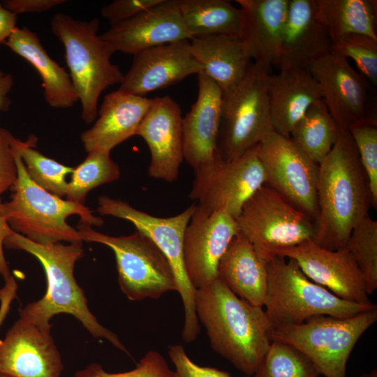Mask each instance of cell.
Returning <instances> with one entry per match:
<instances>
[{
  "instance_id": "obj_47",
  "label": "cell",
  "mask_w": 377,
  "mask_h": 377,
  "mask_svg": "<svg viewBox=\"0 0 377 377\" xmlns=\"http://www.w3.org/2000/svg\"><path fill=\"white\" fill-rule=\"evenodd\" d=\"M360 377H377V371L374 369L370 373L363 374Z\"/></svg>"
},
{
  "instance_id": "obj_19",
  "label": "cell",
  "mask_w": 377,
  "mask_h": 377,
  "mask_svg": "<svg viewBox=\"0 0 377 377\" xmlns=\"http://www.w3.org/2000/svg\"><path fill=\"white\" fill-rule=\"evenodd\" d=\"M182 120L180 107L171 97L154 98L136 133L151 154L150 177L169 183L178 179L184 160Z\"/></svg>"
},
{
  "instance_id": "obj_4",
  "label": "cell",
  "mask_w": 377,
  "mask_h": 377,
  "mask_svg": "<svg viewBox=\"0 0 377 377\" xmlns=\"http://www.w3.org/2000/svg\"><path fill=\"white\" fill-rule=\"evenodd\" d=\"M99 27L98 18L86 21L64 13H56L51 20L52 31L64 45L70 76L81 103V117L87 124L97 117L101 93L124 78L119 66L111 61L114 49L98 35Z\"/></svg>"
},
{
  "instance_id": "obj_15",
  "label": "cell",
  "mask_w": 377,
  "mask_h": 377,
  "mask_svg": "<svg viewBox=\"0 0 377 377\" xmlns=\"http://www.w3.org/2000/svg\"><path fill=\"white\" fill-rule=\"evenodd\" d=\"M276 255L293 259L312 281L350 302L370 304L361 272L349 251L318 245L312 239L283 249Z\"/></svg>"
},
{
  "instance_id": "obj_18",
  "label": "cell",
  "mask_w": 377,
  "mask_h": 377,
  "mask_svg": "<svg viewBox=\"0 0 377 377\" xmlns=\"http://www.w3.org/2000/svg\"><path fill=\"white\" fill-rule=\"evenodd\" d=\"M133 56L118 89L133 95L144 96L203 72L192 54L188 40L150 47Z\"/></svg>"
},
{
  "instance_id": "obj_48",
  "label": "cell",
  "mask_w": 377,
  "mask_h": 377,
  "mask_svg": "<svg viewBox=\"0 0 377 377\" xmlns=\"http://www.w3.org/2000/svg\"><path fill=\"white\" fill-rule=\"evenodd\" d=\"M0 377H13V376L0 374Z\"/></svg>"
},
{
  "instance_id": "obj_26",
  "label": "cell",
  "mask_w": 377,
  "mask_h": 377,
  "mask_svg": "<svg viewBox=\"0 0 377 377\" xmlns=\"http://www.w3.org/2000/svg\"><path fill=\"white\" fill-rule=\"evenodd\" d=\"M192 54L223 94L232 90L244 77L252 58L243 40L228 35H209L190 40Z\"/></svg>"
},
{
  "instance_id": "obj_12",
  "label": "cell",
  "mask_w": 377,
  "mask_h": 377,
  "mask_svg": "<svg viewBox=\"0 0 377 377\" xmlns=\"http://www.w3.org/2000/svg\"><path fill=\"white\" fill-rule=\"evenodd\" d=\"M189 198L208 210H224L234 219L248 199L265 184L256 146L226 161L216 156L194 170Z\"/></svg>"
},
{
  "instance_id": "obj_5",
  "label": "cell",
  "mask_w": 377,
  "mask_h": 377,
  "mask_svg": "<svg viewBox=\"0 0 377 377\" xmlns=\"http://www.w3.org/2000/svg\"><path fill=\"white\" fill-rule=\"evenodd\" d=\"M12 147L17 175L11 187V199L4 203V207L13 230L38 244L71 243L83 241L78 230L67 223L69 216L76 214L91 226L103 224V219L94 216L85 205L63 199L37 185L27 174L18 151Z\"/></svg>"
},
{
  "instance_id": "obj_3",
  "label": "cell",
  "mask_w": 377,
  "mask_h": 377,
  "mask_svg": "<svg viewBox=\"0 0 377 377\" xmlns=\"http://www.w3.org/2000/svg\"><path fill=\"white\" fill-rule=\"evenodd\" d=\"M195 312L212 348L251 376L272 341L274 327L263 307L240 298L216 278L196 289Z\"/></svg>"
},
{
  "instance_id": "obj_20",
  "label": "cell",
  "mask_w": 377,
  "mask_h": 377,
  "mask_svg": "<svg viewBox=\"0 0 377 377\" xmlns=\"http://www.w3.org/2000/svg\"><path fill=\"white\" fill-rule=\"evenodd\" d=\"M332 45L318 0H289L276 65L280 71L307 68Z\"/></svg>"
},
{
  "instance_id": "obj_32",
  "label": "cell",
  "mask_w": 377,
  "mask_h": 377,
  "mask_svg": "<svg viewBox=\"0 0 377 377\" xmlns=\"http://www.w3.org/2000/svg\"><path fill=\"white\" fill-rule=\"evenodd\" d=\"M37 138L30 136L22 141L13 136V146L18 151L29 177L39 186L60 198L66 196L68 187L66 176L73 168L48 158L35 149Z\"/></svg>"
},
{
  "instance_id": "obj_36",
  "label": "cell",
  "mask_w": 377,
  "mask_h": 377,
  "mask_svg": "<svg viewBox=\"0 0 377 377\" xmlns=\"http://www.w3.org/2000/svg\"><path fill=\"white\" fill-rule=\"evenodd\" d=\"M357 149L361 163L367 175L373 206H377V121L374 117H364L348 127Z\"/></svg>"
},
{
  "instance_id": "obj_23",
  "label": "cell",
  "mask_w": 377,
  "mask_h": 377,
  "mask_svg": "<svg viewBox=\"0 0 377 377\" xmlns=\"http://www.w3.org/2000/svg\"><path fill=\"white\" fill-rule=\"evenodd\" d=\"M153 101L118 89L107 94L98 110V118L80 135L86 151L110 154L117 145L136 135Z\"/></svg>"
},
{
  "instance_id": "obj_2",
  "label": "cell",
  "mask_w": 377,
  "mask_h": 377,
  "mask_svg": "<svg viewBox=\"0 0 377 377\" xmlns=\"http://www.w3.org/2000/svg\"><path fill=\"white\" fill-rule=\"evenodd\" d=\"M3 246L34 256L42 265L46 276L45 294L21 308L20 318L42 330L50 331L52 318L60 313L69 314L78 320L94 338L104 339L129 354L117 335L103 326L90 311L85 293L75 280V263L84 256L82 242L38 244L13 230Z\"/></svg>"
},
{
  "instance_id": "obj_29",
  "label": "cell",
  "mask_w": 377,
  "mask_h": 377,
  "mask_svg": "<svg viewBox=\"0 0 377 377\" xmlns=\"http://www.w3.org/2000/svg\"><path fill=\"white\" fill-rule=\"evenodd\" d=\"M183 21L192 36L228 35L242 38V9L228 0H179Z\"/></svg>"
},
{
  "instance_id": "obj_16",
  "label": "cell",
  "mask_w": 377,
  "mask_h": 377,
  "mask_svg": "<svg viewBox=\"0 0 377 377\" xmlns=\"http://www.w3.org/2000/svg\"><path fill=\"white\" fill-rule=\"evenodd\" d=\"M64 365L50 331L18 318L0 339V374L61 377Z\"/></svg>"
},
{
  "instance_id": "obj_30",
  "label": "cell",
  "mask_w": 377,
  "mask_h": 377,
  "mask_svg": "<svg viewBox=\"0 0 377 377\" xmlns=\"http://www.w3.org/2000/svg\"><path fill=\"white\" fill-rule=\"evenodd\" d=\"M341 132L323 100L311 105L293 128L290 138L311 161L319 164Z\"/></svg>"
},
{
  "instance_id": "obj_10",
  "label": "cell",
  "mask_w": 377,
  "mask_h": 377,
  "mask_svg": "<svg viewBox=\"0 0 377 377\" xmlns=\"http://www.w3.org/2000/svg\"><path fill=\"white\" fill-rule=\"evenodd\" d=\"M376 320L377 307L348 318L316 316L299 325L274 329L272 340L296 348L325 377H346L353 348Z\"/></svg>"
},
{
  "instance_id": "obj_49",
  "label": "cell",
  "mask_w": 377,
  "mask_h": 377,
  "mask_svg": "<svg viewBox=\"0 0 377 377\" xmlns=\"http://www.w3.org/2000/svg\"><path fill=\"white\" fill-rule=\"evenodd\" d=\"M1 288H0V298H1Z\"/></svg>"
},
{
  "instance_id": "obj_22",
  "label": "cell",
  "mask_w": 377,
  "mask_h": 377,
  "mask_svg": "<svg viewBox=\"0 0 377 377\" xmlns=\"http://www.w3.org/2000/svg\"><path fill=\"white\" fill-rule=\"evenodd\" d=\"M198 80L196 101L182 120L184 160L193 170L218 156L216 142L223 96L219 87L206 75H198Z\"/></svg>"
},
{
  "instance_id": "obj_37",
  "label": "cell",
  "mask_w": 377,
  "mask_h": 377,
  "mask_svg": "<svg viewBox=\"0 0 377 377\" xmlns=\"http://www.w3.org/2000/svg\"><path fill=\"white\" fill-rule=\"evenodd\" d=\"M331 52L351 58L374 86L377 85V40L362 34H348L332 45Z\"/></svg>"
},
{
  "instance_id": "obj_27",
  "label": "cell",
  "mask_w": 377,
  "mask_h": 377,
  "mask_svg": "<svg viewBox=\"0 0 377 377\" xmlns=\"http://www.w3.org/2000/svg\"><path fill=\"white\" fill-rule=\"evenodd\" d=\"M4 45L37 71L50 107L66 109L79 101L70 74L49 56L37 34L26 27H16Z\"/></svg>"
},
{
  "instance_id": "obj_38",
  "label": "cell",
  "mask_w": 377,
  "mask_h": 377,
  "mask_svg": "<svg viewBox=\"0 0 377 377\" xmlns=\"http://www.w3.org/2000/svg\"><path fill=\"white\" fill-rule=\"evenodd\" d=\"M74 377H178L170 369L163 356L156 350L148 351L135 367L125 372L110 373L98 363H91L75 372Z\"/></svg>"
},
{
  "instance_id": "obj_9",
  "label": "cell",
  "mask_w": 377,
  "mask_h": 377,
  "mask_svg": "<svg viewBox=\"0 0 377 377\" xmlns=\"http://www.w3.org/2000/svg\"><path fill=\"white\" fill-rule=\"evenodd\" d=\"M195 208L196 205L193 204L177 215L158 217L120 199L101 195L98 199L97 209L102 216H111L131 223L136 230L151 239L167 258L174 271L177 291L183 303L184 320L182 337L186 343L195 341L200 332L195 312L196 289L187 276L183 254L185 230Z\"/></svg>"
},
{
  "instance_id": "obj_1",
  "label": "cell",
  "mask_w": 377,
  "mask_h": 377,
  "mask_svg": "<svg viewBox=\"0 0 377 377\" xmlns=\"http://www.w3.org/2000/svg\"><path fill=\"white\" fill-rule=\"evenodd\" d=\"M316 193L313 242L331 251L344 248L352 230L373 206L369 179L348 130L341 131L318 164Z\"/></svg>"
},
{
  "instance_id": "obj_40",
  "label": "cell",
  "mask_w": 377,
  "mask_h": 377,
  "mask_svg": "<svg viewBox=\"0 0 377 377\" xmlns=\"http://www.w3.org/2000/svg\"><path fill=\"white\" fill-rule=\"evenodd\" d=\"M163 0H114L101 8V15L113 25L129 20Z\"/></svg>"
},
{
  "instance_id": "obj_33",
  "label": "cell",
  "mask_w": 377,
  "mask_h": 377,
  "mask_svg": "<svg viewBox=\"0 0 377 377\" xmlns=\"http://www.w3.org/2000/svg\"><path fill=\"white\" fill-rule=\"evenodd\" d=\"M71 174L66 200L84 205L86 197L91 190L117 180L121 172L110 153L92 151L88 153Z\"/></svg>"
},
{
  "instance_id": "obj_17",
  "label": "cell",
  "mask_w": 377,
  "mask_h": 377,
  "mask_svg": "<svg viewBox=\"0 0 377 377\" xmlns=\"http://www.w3.org/2000/svg\"><path fill=\"white\" fill-rule=\"evenodd\" d=\"M100 36L115 52L133 55L155 46L192 38L183 21L179 0H163L129 20L110 25Z\"/></svg>"
},
{
  "instance_id": "obj_43",
  "label": "cell",
  "mask_w": 377,
  "mask_h": 377,
  "mask_svg": "<svg viewBox=\"0 0 377 377\" xmlns=\"http://www.w3.org/2000/svg\"><path fill=\"white\" fill-rule=\"evenodd\" d=\"M12 231L13 230L6 219L4 203L0 199V275L3 278L5 282L8 281L13 276L5 258L3 246L5 239Z\"/></svg>"
},
{
  "instance_id": "obj_21",
  "label": "cell",
  "mask_w": 377,
  "mask_h": 377,
  "mask_svg": "<svg viewBox=\"0 0 377 377\" xmlns=\"http://www.w3.org/2000/svg\"><path fill=\"white\" fill-rule=\"evenodd\" d=\"M318 82L322 100L341 131L365 117L367 84L347 59L330 52L307 67Z\"/></svg>"
},
{
  "instance_id": "obj_45",
  "label": "cell",
  "mask_w": 377,
  "mask_h": 377,
  "mask_svg": "<svg viewBox=\"0 0 377 377\" xmlns=\"http://www.w3.org/2000/svg\"><path fill=\"white\" fill-rule=\"evenodd\" d=\"M17 15L6 9L0 2V45L4 44L16 27Z\"/></svg>"
},
{
  "instance_id": "obj_11",
  "label": "cell",
  "mask_w": 377,
  "mask_h": 377,
  "mask_svg": "<svg viewBox=\"0 0 377 377\" xmlns=\"http://www.w3.org/2000/svg\"><path fill=\"white\" fill-rule=\"evenodd\" d=\"M239 232L267 265L278 251L313 238V221L275 191L262 186L244 203L235 219Z\"/></svg>"
},
{
  "instance_id": "obj_39",
  "label": "cell",
  "mask_w": 377,
  "mask_h": 377,
  "mask_svg": "<svg viewBox=\"0 0 377 377\" xmlns=\"http://www.w3.org/2000/svg\"><path fill=\"white\" fill-rule=\"evenodd\" d=\"M168 355L175 365V371L178 377H233L225 371L195 364L187 355L184 348L179 344L170 345Z\"/></svg>"
},
{
  "instance_id": "obj_42",
  "label": "cell",
  "mask_w": 377,
  "mask_h": 377,
  "mask_svg": "<svg viewBox=\"0 0 377 377\" xmlns=\"http://www.w3.org/2000/svg\"><path fill=\"white\" fill-rule=\"evenodd\" d=\"M65 0H3V6L15 15L36 13H40L63 4Z\"/></svg>"
},
{
  "instance_id": "obj_35",
  "label": "cell",
  "mask_w": 377,
  "mask_h": 377,
  "mask_svg": "<svg viewBox=\"0 0 377 377\" xmlns=\"http://www.w3.org/2000/svg\"><path fill=\"white\" fill-rule=\"evenodd\" d=\"M362 276L367 295L377 288V221L369 215L352 230L346 246Z\"/></svg>"
},
{
  "instance_id": "obj_24",
  "label": "cell",
  "mask_w": 377,
  "mask_h": 377,
  "mask_svg": "<svg viewBox=\"0 0 377 377\" xmlns=\"http://www.w3.org/2000/svg\"><path fill=\"white\" fill-rule=\"evenodd\" d=\"M267 91L274 130L286 137L309 108L322 99L320 88L307 68L269 74Z\"/></svg>"
},
{
  "instance_id": "obj_31",
  "label": "cell",
  "mask_w": 377,
  "mask_h": 377,
  "mask_svg": "<svg viewBox=\"0 0 377 377\" xmlns=\"http://www.w3.org/2000/svg\"><path fill=\"white\" fill-rule=\"evenodd\" d=\"M333 43L348 34H362L377 40L376 1L318 0Z\"/></svg>"
},
{
  "instance_id": "obj_13",
  "label": "cell",
  "mask_w": 377,
  "mask_h": 377,
  "mask_svg": "<svg viewBox=\"0 0 377 377\" xmlns=\"http://www.w3.org/2000/svg\"><path fill=\"white\" fill-rule=\"evenodd\" d=\"M256 153L264 171V185L275 191L314 222L318 212V165L289 137L276 131L256 145Z\"/></svg>"
},
{
  "instance_id": "obj_8",
  "label": "cell",
  "mask_w": 377,
  "mask_h": 377,
  "mask_svg": "<svg viewBox=\"0 0 377 377\" xmlns=\"http://www.w3.org/2000/svg\"><path fill=\"white\" fill-rule=\"evenodd\" d=\"M80 221L76 229L82 241L104 244L114 254L118 283L131 301L158 299L177 291L174 271L165 255L145 235L136 230L126 236H111Z\"/></svg>"
},
{
  "instance_id": "obj_46",
  "label": "cell",
  "mask_w": 377,
  "mask_h": 377,
  "mask_svg": "<svg viewBox=\"0 0 377 377\" xmlns=\"http://www.w3.org/2000/svg\"><path fill=\"white\" fill-rule=\"evenodd\" d=\"M13 84V75L0 70V112L9 110L10 99L8 95Z\"/></svg>"
},
{
  "instance_id": "obj_28",
  "label": "cell",
  "mask_w": 377,
  "mask_h": 377,
  "mask_svg": "<svg viewBox=\"0 0 377 377\" xmlns=\"http://www.w3.org/2000/svg\"><path fill=\"white\" fill-rule=\"evenodd\" d=\"M266 265L238 232L219 261L218 278L240 298L263 307L267 291Z\"/></svg>"
},
{
  "instance_id": "obj_41",
  "label": "cell",
  "mask_w": 377,
  "mask_h": 377,
  "mask_svg": "<svg viewBox=\"0 0 377 377\" xmlns=\"http://www.w3.org/2000/svg\"><path fill=\"white\" fill-rule=\"evenodd\" d=\"M12 136L8 131L0 128V196L13 186L17 175Z\"/></svg>"
},
{
  "instance_id": "obj_6",
  "label": "cell",
  "mask_w": 377,
  "mask_h": 377,
  "mask_svg": "<svg viewBox=\"0 0 377 377\" xmlns=\"http://www.w3.org/2000/svg\"><path fill=\"white\" fill-rule=\"evenodd\" d=\"M267 283L264 305L274 329L299 325L316 316L348 318L376 308L338 297L309 279L297 263L276 256L267 265Z\"/></svg>"
},
{
  "instance_id": "obj_44",
  "label": "cell",
  "mask_w": 377,
  "mask_h": 377,
  "mask_svg": "<svg viewBox=\"0 0 377 377\" xmlns=\"http://www.w3.org/2000/svg\"><path fill=\"white\" fill-rule=\"evenodd\" d=\"M17 289V282L13 276L8 281H6L4 286L1 288L0 298V326L3 324L8 313L10 304L16 296Z\"/></svg>"
},
{
  "instance_id": "obj_25",
  "label": "cell",
  "mask_w": 377,
  "mask_h": 377,
  "mask_svg": "<svg viewBox=\"0 0 377 377\" xmlns=\"http://www.w3.org/2000/svg\"><path fill=\"white\" fill-rule=\"evenodd\" d=\"M244 15L242 39L253 62L276 65L289 0H236Z\"/></svg>"
},
{
  "instance_id": "obj_7",
  "label": "cell",
  "mask_w": 377,
  "mask_h": 377,
  "mask_svg": "<svg viewBox=\"0 0 377 377\" xmlns=\"http://www.w3.org/2000/svg\"><path fill=\"white\" fill-rule=\"evenodd\" d=\"M269 71L251 62L237 87L223 94L216 142L221 160L241 156L274 131L267 91Z\"/></svg>"
},
{
  "instance_id": "obj_34",
  "label": "cell",
  "mask_w": 377,
  "mask_h": 377,
  "mask_svg": "<svg viewBox=\"0 0 377 377\" xmlns=\"http://www.w3.org/2000/svg\"><path fill=\"white\" fill-rule=\"evenodd\" d=\"M316 365L293 346L273 339L251 377H318Z\"/></svg>"
},
{
  "instance_id": "obj_14",
  "label": "cell",
  "mask_w": 377,
  "mask_h": 377,
  "mask_svg": "<svg viewBox=\"0 0 377 377\" xmlns=\"http://www.w3.org/2000/svg\"><path fill=\"white\" fill-rule=\"evenodd\" d=\"M238 232L235 219L226 211L196 205L183 243L185 269L195 289L218 278L219 261Z\"/></svg>"
}]
</instances>
